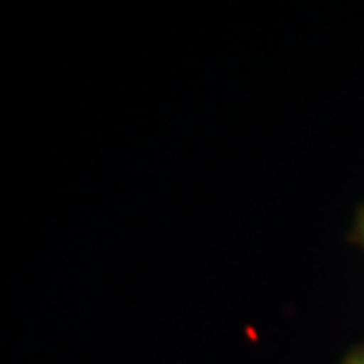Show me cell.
<instances>
[{"mask_svg": "<svg viewBox=\"0 0 364 364\" xmlns=\"http://www.w3.org/2000/svg\"><path fill=\"white\" fill-rule=\"evenodd\" d=\"M354 364H364V356H360V358H358Z\"/></svg>", "mask_w": 364, "mask_h": 364, "instance_id": "6da1fadb", "label": "cell"}]
</instances>
